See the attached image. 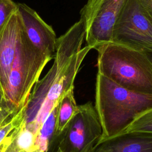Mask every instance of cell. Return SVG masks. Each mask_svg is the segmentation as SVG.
Here are the masks:
<instances>
[{"label": "cell", "mask_w": 152, "mask_h": 152, "mask_svg": "<svg viewBox=\"0 0 152 152\" xmlns=\"http://www.w3.org/2000/svg\"><path fill=\"white\" fill-rule=\"evenodd\" d=\"M55 152H62V151H61V150H59V149H58V150H56Z\"/></svg>", "instance_id": "cell-22"}, {"label": "cell", "mask_w": 152, "mask_h": 152, "mask_svg": "<svg viewBox=\"0 0 152 152\" xmlns=\"http://www.w3.org/2000/svg\"><path fill=\"white\" fill-rule=\"evenodd\" d=\"M85 37L82 18L57 38L52 66L34 84L26 104L23 125L37 137L40 128L62 96L74 88V83L80 67L91 49L81 48Z\"/></svg>", "instance_id": "cell-1"}, {"label": "cell", "mask_w": 152, "mask_h": 152, "mask_svg": "<svg viewBox=\"0 0 152 152\" xmlns=\"http://www.w3.org/2000/svg\"><path fill=\"white\" fill-rule=\"evenodd\" d=\"M77 109L74 88H71L62 96L58 104L55 138L62 131Z\"/></svg>", "instance_id": "cell-11"}, {"label": "cell", "mask_w": 152, "mask_h": 152, "mask_svg": "<svg viewBox=\"0 0 152 152\" xmlns=\"http://www.w3.org/2000/svg\"><path fill=\"white\" fill-rule=\"evenodd\" d=\"M94 107L103 130L101 141L120 134L151 109L152 95L128 90L97 72Z\"/></svg>", "instance_id": "cell-2"}, {"label": "cell", "mask_w": 152, "mask_h": 152, "mask_svg": "<svg viewBox=\"0 0 152 152\" xmlns=\"http://www.w3.org/2000/svg\"><path fill=\"white\" fill-rule=\"evenodd\" d=\"M0 103L2 104V99H1V94H0Z\"/></svg>", "instance_id": "cell-21"}, {"label": "cell", "mask_w": 152, "mask_h": 152, "mask_svg": "<svg viewBox=\"0 0 152 152\" xmlns=\"http://www.w3.org/2000/svg\"><path fill=\"white\" fill-rule=\"evenodd\" d=\"M14 137V132L8 137L5 138L0 144V152H5L8 147L11 144Z\"/></svg>", "instance_id": "cell-17"}, {"label": "cell", "mask_w": 152, "mask_h": 152, "mask_svg": "<svg viewBox=\"0 0 152 152\" xmlns=\"http://www.w3.org/2000/svg\"><path fill=\"white\" fill-rule=\"evenodd\" d=\"M15 113L0 103V126L8 121Z\"/></svg>", "instance_id": "cell-16"}, {"label": "cell", "mask_w": 152, "mask_h": 152, "mask_svg": "<svg viewBox=\"0 0 152 152\" xmlns=\"http://www.w3.org/2000/svg\"><path fill=\"white\" fill-rule=\"evenodd\" d=\"M140 1L152 19V0H140Z\"/></svg>", "instance_id": "cell-18"}, {"label": "cell", "mask_w": 152, "mask_h": 152, "mask_svg": "<svg viewBox=\"0 0 152 152\" xmlns=\"http://www.w3.org/2000/svg\"><path fill=\"white\" fill-rule=\"evenodd\" d=\"M23 23L18 10L13 12L0 30V94L7 87L14 61Z\"/></svg>", "instance_id": "cell-9"}, {"label": "cell", "mask_w": 152, "mask_h": 152, "mask_svg": "<svg viewBox=\"0 0 152 152\" xmlns=\"http://www.w3.org/2000/svg\"><path fill=\"white\" fill-rule=\"evenodd\" d=\"M37 136L22 124L14 131L11 144L23 152H37Z\"/></svg>", "instance_id": "cell-12"}, {"label": "cell", "mask_w": 152, "mask_h": 152, "mask_svg": "<svg viewBox=\"0 0 152 152\" xmlns=\"http://www.w3.org/2000/svg\"><path fill=\"white\" fill-rule=\"evenodd\" d=\"M17 10L29 40L39 50L53 59L56 52L57 38L52 27L25 4L18 3Z\"/></svg>", "instance_id": "cell-8"}, {"label": "cell", "mask_w": 152, "mask_h": 152, "mask_svg": "<svg viewBox=\"0 0 152 152\" xmlns=\"http://www.w3.org/2000/svg\"><path fill=\"white\" fill-rule=\"evenodd\" d=\"M5 152H23V151H21L18 150L11 143V144L8 147V148H7V150H5Z\"/></svg>", "instance_id": "cell-19"}, {"label": "cell", "mask_w": 152, "mask_h": 152, "mask_svg": "<svg viewBox=\"0 0 152 152\" xmlns=\"http://www.w3.org/2000/svg\"><path fill=\"white\" fill-rule=\"evenodd\" d=\"M51 59L31 43L23 26L8 83L2 96V104L14 113L18 112L26 104L44 67Z\"/></svg>", "instance_id": "cell-4"}, {"label": "cell", "mask_w": 152, "mask_h": 152, "mask_svg": "<svg viewBox=\"0 0 152 152\" xmlns=\"http://www.w3.org/2000/svg\"><path fill=\"white\" fill-rule=\"evenodd\" d=\"M102 127L91 102L78 109L62 131L55 138L50 152H91L102 137Z\"/></svg>", "instance_id": "cell-5"}, {"label": "cell", "mask_w": 152, "mask_h": 152, "mask_svg": "<svg viewBox=\"0 0 152 152\" xmlns=\"http://www.w3.org/2000/svg\"><path fill=\"white\" fill-rule=\"evenodd\" d=\"M126 0H88L80 11L85 39L91 49L112 42L115 23Z\"/></svg>", "instance_id": "cell-7"}, {"label": "cell", "mask_w": 152, "mask_h": 152, "mask_svg": "<svg viewBox=\"0 0 152 152\" xmlns=\"http://www.w3.org/2000/svg\"><path fill=\"white\" fill-rule=\"evenodd\" d=\"M96 49L98 73L128 90L152 95V61L147 53L113 42Z\"/></svg>", "instance_id": "cell-3"}, {"label": "cell", "mask_w": 152, "mask_h": 152, "mask_svg": "<svg viewBox=\"0 0 152 152\" xmlns=\"http://www.w3.org/2000/svg\"><path fill=\"white\" fill-rule=\"evenodd\" d=\"M147 54L148 55L150 58L151 59V61H152V53H147Z\"/></svg>", "instance_id": "cell-20"}, {"label": "cell", "mask_w": 152, "mask_h": 152, "mask_svg": "<svg viewBox=\"0 0 152 152\" xmlns=\"http://www.w3.org/2000/svg\"><path fill=\"white\" fill-rule=\"evenodd\" d=\"M111 42L152 53V19L140 0H126L114 26Z\"/></svg>", "instance_id": "cell-6"}, {"label": "cell", "mask_w": 152, "mask_h": 152, "mask_svg": "<svg viewBox=\"0 0 152 152\" xmlns=\"http://www.w3.org/2000/svg\"><path fill=\"white\" fill-rule=\"evenodd\" d=\"M17 10V4L12 0H0V30L11 15Z\"/></svg>", "instance_id": "cell-15"}, {"label": "cell", "mask_w": 152, "mask_h": 152, "mask_svg": "<svg viewBox=\"0 0 152 152\" xmlns=\"http://www.w3.org/2000/svg\"><path fill=\"white\" fill-rule=\"evenodd\" d=\"M25 109L26 104L8 121L0 126V144L22 124L24 119Z\"/></svg>", "instance_id": "cell-14"}, {"label": "cell", "mask_w": 152, "mask_h": 152, "mask_svg": "<svg viewBox=\"0 0 152 152\" xmlns=\"http://www.w3.org/2000/svg\"><path fill=\"white\" fill-rule=\"evenodd\" d=\"M91 152H152V133H120L99 142Z\"/></svg>", "instance_id": "cell-10"}, {"label": "cell", "mask_w": 152, "mask_h": 152, "mask_svg": "<svg viewBox=\"0 0 152 152\" xmlns=\"http://www.w3.org/2000/svg\"><path fill=\"white\" fill-rule=\"evenodd\" d=\"M134 131L152 133V109L139 115L121 133Z\"/></svg>", "instance_id": "cell-13"}]
</instances>
